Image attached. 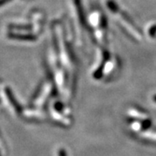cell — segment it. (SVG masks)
<instances>
[{"instance_id": "cell-1", "label": "cell", "mask_w": 156, "mask_h": 156, "mask_svg": "<svg viewBox=\"0 0 156 156\" xmlns=\"http://www.w3.org/2000/svg\"><path fill=\"white\" fill-rule=\"evenodd\" d=\"M23 115L27 118H44L45 115L44 113L42 112L37 111V110H28V111H25L23 113Z\"/></svg>"}, {"instance_id": "cell-2", "label": "cell", "mask_w": 156, "mask_h": 156, "mask_svg": "<svg viewBox=\"0 0 156 156\" xmlns=\"http://www.w3.org/2000/svg\"><path fill=\"white\" fill-rule=\"evenodd\" d=\"M129 114H130V115L136 117V118H139V119H141V120H146L147 119V115H145L144 114H141V113L137 112L136 110H134V109L130 110Z\"/></svg>"}, {"instance_id": "cell-3", "label": "cell", "mask_w": 156, "mask_h": 156, "mask_svg": "<svg viewBox=\"0 0 156 156\" xmlns=\"http://www.w3.org/2000/svg\"><path fill=\"white\" fill-rule=\"evenodd\" d=\"M53 117L56 119V120H59V121H61V122H62L63 124H69V122L68 121L66 118H64V117L61 116V115H59V114L58 113H56V112H53Z\"/></svg>"}, {"instance_id": "cell-4", "label": "cell", "mask_w": 156, "mask_h": 156, "mask_svg": "<svg viewBox=\"0 0 156 156\" xmlns=\"http://www.w3.org/2000/svg\"><path fill=\"white\" fill-rule=\"evenodd\" d=\"M142 136L147 138V139L156 140V133H153V132H145V133H142Z\"/></svg>"}, {"instance_id": "cell-5", "label": "cell", "mask_w": 156, "mask_h": 156, "mask_svg": "<svg viewBox=\"0 0 156 156\" xmlns=\"http://www.w3.org/2000/svg\"><path fill=\"white\" fill-rule=\"evenodd\" d=\"M131 127H132V128H133L134 130H135V131H138V130H140V128H141V125H140L139 122H134V123H132Z\"/></svg>"}, {"instance_id": "cell-6", "label": "cell", "mask_w": 156, "mask_h": 156, "mask_svg": "<svg viewBox=\"0 0 156 156\" xmlns=\"http://www.w3.org/2000/svg\"><path fill=\"white\" fill-rule=\"evenodd\" d=\"M58 156H67L63 148H60L59 149V151H58Z\"/></svg>"}]
</instances>
